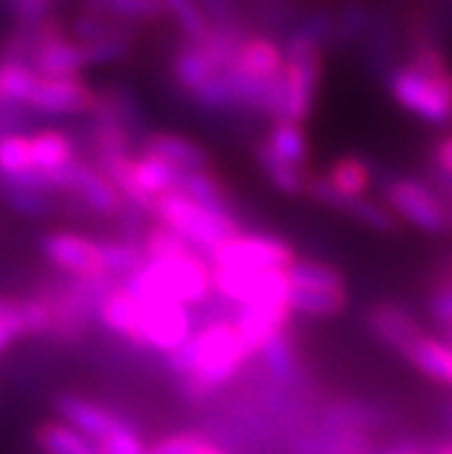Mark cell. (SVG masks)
Masks as SVG:
<instances>
[{"label": "cell", "mask_w": 452, "mask_h": 454, "mask_svg": "<svg viewBox=\"0 0 452 454\" xmlns=\"http://www.w3.org/2000/svg\"><path fill=\"white\" fill-rule=\"evenodd\" d=\"M163 362L178 376L183 400L202 405L232 387L245 364H251V356L237 335L234 321L221 318L199 326L194 338L175 354L163 356Z\"/></svg>", "instance_id": "1"}, {"label": "cell", "mask_w": 452, "mask_h": 454, "mask_svg": "<svg viewBox=\"0 0 452 454\" xmlns=\"http://www.w3.org/2000/svg\"><path fill=\"white\" fill-rule=\"evenodd\" d=\"M123 283L139 297L172 300L188 308L213 300V270L199 254L178 259H145V264Z\"/></svg>", "instance_id": "2"}, {"label": "cell", "mask_w": 452, "mask_h": 454, "mask_svg": "<svg viewBox=\"0 0 452 454\" xmlns=\"http://www.w3.org/2000/svg\"><path fill=\"white\" fill-rule=\"evenodd\" d=\"M153 218L161 221L163 226H170L175 234H180L204 259H208L213 247L221 245L226 237L242 231L237 215L213 213L180 191H170V193L158 196Z\"/></svg>", "instance_id": "3"}, {"label": "cell", "mask_w": 452, "mask_h": 454, "mask_svg": "<svg viewBox=\"0 0 452 454\" xmlns=\"http://www.w3.org/2000/svg\"><path fill=\"white\" fill-rule=\"evenodd\" d=\"M385 82L390 98L425 126L441 129L452 122V71L425 74L403 63L395 66Z\"/></svg>", "instance_id": "4"}, {"label": "cell", "mask_w": 452, "mask_h": 454, "mask_svg": "<svg viewBox=\"0 0 452 454\" xmlns=\"http://www.w3.org/2000/svg\"><path fill=\"white\" fill-rule=\"evenodd\" d=\"M137 300H139V313H137L134 348L170 356L178 348H183L199 329L194 310L188 305H180L172 300H158V297H139V294Z\"/></svg>", "instance_id": "5"}, {"label": "cell", "mask_w": 452, "mask_h": 454, "mask_svg": "<svg viewBox=\"0 0 452 454\" xmlns=\"http://www.w3.org/2000/svg\"><path fill=\"white\" fill-rule=\"evenodd\" d=\"M283 85H286V109L283 120L303 122L311 117L316 93H319V82L324 74V50L311 44V41L286 33L283 38Z\"/></svg>", "instance_id": "6"}, {"label": "cell", "mask_w": 452, "mask_h": 454, "mask_svg": "<svg viewBox=\"0 0 452 454\" xmlns=\"http://www.w3.org/2000/svg\"><path fill=\"white\" fill-rule=\"evenodd\" d=\"M382 201L395 213L398 221L420 229L423 234H449L447 201L436 193V188L420 177H385L382 180Z\"/></svg>", "instance_id": "7"}, {"label": "cell", "mask_w": 452, "mask_h": 454, "mask_svg": "<svg viewBox=\"0 0 452 454\" xmlns=\"http://www.w3.org/2000/svg\"><path fill=\"white\" fill-rule=\"evenodd\" d=\"M297 254L295 247L273 234H254L237 231L216 245L208 264L218 270H249V272H267V270H289Z\"/></svg>", "instance_id": "8"}, {"label": "cell", "mask_w": 452, "mask_h": 454, "mask_svg": "<svg viewBox=\"0 0 452 454\" xmlns=\"http://www.w3.org/2000/svg\"><path fill=\"white\" fill-rule=\"evenodd\" d=\"M50 177H52L55 193L76 199V204H82V207L96 215L120 218L126 213V201H123L112 180L96 167V163H85L76 158L68 167L52 172Z\"/></svg>", "instance_id": "9"}, {"label": "cell", "mask_w": 452, "mask_h": 454, "mask_svg": "<svg viewBox=\"0 0 452 454\" xmlns=\"http://www.w3.org/2000/svg\"><path fill=\"white\" fill-rule=\"evenodd\" d=\"M38 251L66 278H109L104 270L99 239H91L79 231H47L38 242Z\"/></svg>", "instance_id": "10"}, {"label": "cell", "mask_w": 452, "mask_h": 454, "mask_svg": "<svg viewBox=\"0 0 452 454\" xmlns=\"http://www.w3.org/2000/svg\"><path fill=\"white\" fill-rule=\"evenodd\" d=\"M305 193L316 204H321V207H330V210L352 218L354 223L377 231V234H398L400 231V221L395 218V213L387 207L385 201L368 199V196H344L330 185V180H327L324 175L308 177Z\"/></svg>", "instance_id": "11"}, {"label": "cell", "mask_w": 452, "mask_h": 454, "mask_svg": "<svg viewBox=\"0 0 452 454\" xmlns=\"http://www.w3.org/2000/svg\"><path fill=\"white\" fill-rule=\"evenodd\" d=\"M213 270V294L234 308L262 300H289V278L286 270L249 272V270Z\"/></svg>", "instance_id": "12"}, {"label": "cell", "mask_w": 452, "mask_h": 454, "mask_svg": "<svg viewBox=\"0 0 452 454\" xmlns=\"http://www.w3.org/2000/svg\"><path fill=\"white\" fill-rule=\"evenodd\" d=\"M292 308L289 300H262L251 305H240L232 313V321L237 326V335L249 351L251 362L259 356V351L275 340L278 335L289 333L292 326Z\"/></svg>", "instance_id": "13"}, {"label": "cell", "mask_w": 452, "mask_h": 454, "mask_svg": "<svg viewBox=\"0 0 452 454\" xmlns=\"http://www.w3.org/2000/svg\"><path fill=\"white\" fill-rule=\"evenodd\" d=\"M99 93H93L82 76L47 79L38 76L25 101V106L41 117H66V114H91Z\"/></svg>", "instance_id": "14"}, {"label": "cell", "mask_w": 452, "mask_h": 454, "mask_svg": "<svg viewBox=\"0 0 452 454\" xmlns=\"http://www.w3.org/2000/svg\"><path fill=\"white\" fill-rule=\"evenodd\" d=\"M55 417L60 422L71 425L74 430H79L85 438H91L96 446L129 425L104 403L91 400L85 395H76V392H63L55 397Z\"/></svg>", "instance_id": "15"}, {"label": "cell", "mask_w": 452, "mask_h": 454, "mask_svg": "<svg viewBox=\"0 0 452 454\" xmlns=\"http://www.w3.org/2000/svg\"><path fill=\"white\" fill-rule=\"evenodd\" d=\"M316 425L377 435L393 425V411L362 397H336L321 405Z\"/></svg>", "instance_id": "16"}, {"label": "cell", "mask_w": 452, "mask_h": 454, "mask_svg": "<svg viewBox=\"0 0 452 454\" xmlns=\"http://www.w3.org/2000/svg\"><path fill=\"white\" fill-rule=\"evenodd\" d=\"M365 324H368L371 338L398 356H406V351L412 348L415 340L425 333V329L420 326V321L398 302L371 305L365 313Z\"/></svg>", "instance_id": "17"}, {"label": "cell", "mask_w": 452, "mask_h": 454, "mask_svg": "<svg viewBox=\"0 0 452 454\" xmlns=\"http://www.w3.org/2000/svg\"><path fill=\"white\" fill-rule=\"evenodd\" d=\"M257 362L262 364L265 376L270 379L273 387H278L283 392L286 389H300V384H303V359H300V351L295 346L292 333H283L275 340H270L259 351Z\"/></svg>", "instance_id": "18"}, {"label": "cell", "mask_w": 452, "mask_h": 454, "mask_svg": "<svg viewBox=\"0 0 452 454\" xmlns=\"http://www.w3.org/2000/svg\"><path fill=\"white\" fill-rule=\"evenodd\" d=\"M142 153L158 155L172 167H178L180 172H202L210 167V153L204 150L199 142L180 137V134H167V131H158V134H147L142 139Z\"/></svg>", "instance_id": "19"}, {"label": "cell", "mask_w": 452, "mask_h": 454, "mask_svg": "<svg viewBox=\"0 0 452 454\" xmlns=\"http://www.w3.org/2000/svg\"><path fill=\"white\" fill-rule=\"evenodd\" d=\"M232 66L257 79H275L283 74L286 66L283 44H278V41L267 35H245Z\"/></svg>", "instance_id": "20"}, {"label": "cell", "mask_w": 452, "mask_h": 454, "mask_svg": "<svg viewBox=\"0 0 452 454\" xmlns=\"http://www.w3.org/2000/svg\"><path fill=\"white\" fill-rule=\"evenodd\" d=\"M403 359L428 381L452 387V343H444L441 338L423 333Z\"/></svg>", "instance_id": "21"}, {"label": "cell", "mask_w": 452, "mask_h": 454, "mask_svg": "<svg viewBox=\"0 0 452 454\" xmlns=\"http://www.w3.org/2000/svg\"><path fill=\"white\" fill-rule=\"evenodd\" d=\"M96 109L104 112L107 117H112L120 129H126L134 139L137 137H147L145 129H147V117H145V109H142V101L137 98V93L126 85H112L107 90L99 93L96 98Z\"/></svg>", "instance_id": "22"}, {"label": "cell", "mask_w": 452, "mask_h": 454, "mask_svg": "<svg viewBox=\"0 0 452 454\" xmlns=\"http://www.w3.org/2000/svg\"><path fill=\"white\" fill-rule=\"evenodd\" d=\"M76 160V145L66 131L58 129H44L30 134V163L33 172L52 175L63 167Z\"/></svg>", "instance_id": "23"}, {"label": "cell", "mask_w": 452, "mask_h": 454, "mask_svg": "<svg viewBox=\"0 0 452 454\" xmlns=\"http://www.w3.org/2000/svg\"><path fill=\"white\" fill-rule=\"evenodd\" d=\"M221 71H224V66H218L210 58V52L199 44H183L172 58V76L186 96L199 90L204 82H210Z\"/></svg>", "instance_id": "24"}, {"label": "cell", "mask_w": 452, "mask_h": 454, "mask_svg": "<svg viewBox=\"0 0 452 454\" xmlns=\"http://www.w3.org/2000/svg\"><path fill=\"white\" fill-rule=\"evenodd\" d=\"M33 441L41 454H101V449L91 438L60 422L58 417L38 422L33 430Z\"/></svg>", "instance_id": "25"}, {"label": "cell", "mask_w": 452, "mask_h": 454, "mask_svg": "<svg viewBox=\"0 0 452 454\" xmlns=\"http://www.w3.org/2000/svg\"><path fill=\"white\" fill-rule=\"evenodd\" d=\"M131 175L137 180V185L142 188L145 196H150L153 201L163 193L170 191H178V183H180V169L167 163L158 155H150V153H142V155H134L131 160Z\"/></svg>", "instance_id": "26"}, {"label": "cell", "mask_w": 452, "mask_h": 454, "mask_svg": "<svg viewBox=\"0 0 452 454\" xmlns=\"http://www.w3.org/2000/svg\"><path fill=\"white\" fill-rule=\"evenodd\" d=\"M292 313L308 318H336L346 310V288H295L289 286Z\"/></svg>", "instance_id": "27"}, {"label": "cell", "mask_w": 452, "mask_h": 454, "mask_svg": "<svg viewBox=\"0 0 452 454\" xmlns=\"http://www.w3.org/2000/svg\"><path fill=\"white\" fill-rule=\"evenodd\" d=\"M178 191L186 193L188 199L199 201L202 207H208L213 213L234 215L226 185L216 175H210L208 169H202V172H183L180 175V183H178Z\"/></svg>", "instance_id": "28"}, {"label": "cell", "mask_w": 452, "mask_h": 454, "mask_svg": "<svg viewBox=\"0 0 452 454\" xmlns=\"http://www.w3.org/2000/svg\"><path fill=\"white\" fill-rule=\"evenodd\" d=\"M254 155H257V163H259L262 175L273 183V188H278L286 196L305 193V185H308L305 169H300V167H295V163H289V160H283L281 155H275L265 142L257 145Z\"/></svg>", "instance_id": "29"}, {"label": "cell", "mask_w": 452, "mask_h": 454, "mask_svg": "<svg viewBox=\"0 0 452 454\" xmlns=\"http://www.w3.org/2000/svg\"><path fill=\"white\" fill-rule=\"evenodd\" d=\"M330 185L344 196H365V191L374 185V169L371 163L360 155H341L330 163L324 172Z\"/></svg>", "instance_id": "30"}, {"label": "cell", "mask_w": 452, "mask_h": 454, "mask_svg": "<svg viewBox=\"0 0 452 454\" xmlns=\"http://www.w3.org/2000/svg\"><path fill=\"white\" fill-rule=\"evenodd\" d=\"M161 4L163 14H170L186 35V44H204L213 35V20L204 12L202 0H161Z\"/></svg>", "instance_id": "31"}, {"label": "cell", "mask_w": 452, "mask_h": 454, "mask_svg": "<svg viewBox=\"0 0 452 454\" xmlns=\"http://www.w3.org/2000/svg\"><path fill=\"white\" fill-rule=\"evenodd\" d=\"M265 145L281 155L283 160L295 163V167H305L308 163V155H311V145H308V137H305V129L300 122H292V120H275L270 131H267V139Z\"/></svg>", "instance_id": "32"}, {"label": "cell", "mask_w": 452, "mask_h": 454, "mask_svg": "<svg viewBox=\"0 0 452 454\" xmlns=\"http://www.w3.org/2000/svg\"><path fill=\"white\" fill-rule=\"evenodd\" d=\"M137 25L123 22L107 14H93V12H82L71 22V38L79 44H91V41H109V38H134Z\"/></svg>", "instance_id": "33"}, {"label": "cell", "mask_w": 452, "mask_h": 454, "mask_svg": "<svg viewBox=\"0 0 452 454\" xmlns=\"http://www.w3.org/2000/svg\"><path fill=\"white\" fill-rule=\"evenodd\" d=\"M101 245V259H104V270L112 280L123 283L126 278H131L142 264H145V251L139 242L131 239H99Z\"/></svg>", "instance_id": "34"}, {"label": "cell", "mask_w": 452, "mask_h": 454, "mask_svg": "<svg viewBox=\"0 0 452 454\" xmlns=\"http://www.w3.org/2000/svg\"><path fill=\"white\" fill-rule=\"evenodd\" d=\"M393 44H395V38H393L390 20L387 17H374V25H371V30H368V35L362 41V55H365L368 68H371L382 79H387L390 71L398 66L393 60Z\"/></svg>", "instance_id": "35"}, {"label": "cell", "mask_w": 452, "mask_h": 454, "mask_svg": "<svg viewBox=\"0 0 452 454\" xmlns=\"http://www.w3.org/2000/svg\"><path fill=\"white\" fill-rule=\"evenodd\" d=\"M82 12L107 14L137 25L163 17V4L161 0H82Z\"/></svg>", "instance_id": "36"}, {"label": "cell", "mask_w": 452, "mask_h": 454, "mask_svg": "<svg viewBox=\"0 0 452 454\" xmlns=\"http://www.w3.org/2000/svg\"><path fill=\"white\" fill-rule=\"evenodd\" d=\"M147 454H232V451L204 433L180 430V433H170L153 441L147 446Z\"/></svg>", "instance_id": "37"}, {"label": "cell", "mask_w": 452, "mask_h": 454, "mask_svg": "<svg viewBox=\"0 0 452 454\" xmlns=\"http://www.w3.org/2000/svg\"><path fill=\"white\" fill-rule=\"evenodd\" d=\"M286 278L295 288H346L344 272L338 267L316 259H295V264L286 270Z\"/></svg>", "instance_id": "38"}, {"label": "cell", "mask_w": 452, "mask_h": 454, "mask_svg": "<svg viewBox=\"0 0 452 454\" xmlns=\"http://www.w3.org/2000/svg\"><path fill=\"white\" fill-rule=\"evenodd\" d=\"M139 245L145 251V259H178V256L196 254L180 234H175L170 226H163L161 221H153V223L145 226V234H142Z\"/></svg>", "instance_id": "39"}, {"label": "cell", "mask_w": 452, "mask_h": 454, "mask_svg": "<svg viewBox=\"0 0 452 454\" xmlns=\"http://www.w3.org/2000/svg\"><path fill=\"white\" fill-rule=\"evenodd\" d=\"M371 25H374V12L365 4H360V0H352V4L341 6L336 14V44L344 47L362 44Z\"/></svg>", "instance_id": "40"}, {"label": "cell", "mask_w": 452, "mask_h": 454, "mask_svg": "<svg viewBox=\"0 0 452 454\" xmlns=\"http://www.w3.org/2000/svg\"><path fill=\"white\" fill-rule=\"evenodd\" d=\"M0 196H4V201L22 218H47V215L58 213V196H52V193L0 188Z\"/></svg>", "instance_id": "41"}, {"label": "cell", "mask_w": 452, "mask_h": 454, "mask_svg": "<svg viewBox=\"0 0 452 454\" xmlns=\"http://www.w3.org/2000/svg\"><path fill=\"white\" fill-rule=\"evenodd\" d=\"M33 172L30 163V134H12L0 139V180Z\"/></svg>", "instance_id": "42"}, {"label": "cell", "mask_w": 452, "mask_h": 454, "mask_svg": "<svg viewBox=\"0 0 452 454\" xmlns=\"http://www.w3.org/2000/svg\"><path fill=\"white\" fill-rule=\"evenodd\" d=\"M428 313L431 318L444 326L447 333H452V267L439 272L428 288Z\"/></svg>", "instance_id": "43"}, {"label": "cell", "mask_w": 452, "mask_h": 454, "mask_svg": "<svg viewBox=\"0 0 452 454\" xmlns=\"http://www.w3.org/2000/svg\"><path fill=\"white\" fill-rule=\"evenodd\" d=\"M305 41H311V44L316 47H327V44H333L336 41V14L330 12H324V9H316V12H308L305 17L297 20V25L289 30Z\"/></svg>", "instance_id": "44"}, {"label": "cell", "mask_w": 452, "mask_h": 454, "mask_svg": "<svg viewBox=\"0 0 452 454\" xmlns=\"http://www.w3.org/2000/svg\"><path fill=\"white\" fill-rule=\"evenodd\" d=\"M79 44V41H76ZM85 66H109L126 60L134 50V38H109V41H91V44H79Z\"/></svg>", "instance_id": "45"}, {"label": "cell", "mask_w": 452, "mask_h": 454, "mask_svg": "<svg viewBox=\"0 0 452 454\" xmlns=\"http://www.w3.org/2000/svg\"><path fill=\"white\" fill-rule=\"evenodd\" d=\"M4 4L20 27H33L38 22L55 17L58 0H4Z\"/></svg>", "instance_id": "46"}, {"label": "cell", "mask_w": 452, "mask_h": 454, "mask_svg": "<svg viewBox=\"0 0 452 454\" xmlns=\"http://www.w3.org/2000/svg\"><path fill=\"white\" fill-rule=\"evenodd\" d=\"M99 449H101V454H147V443L131 425L109 435L104 443H99Z\"/></svg>", "instance_id": "47"}, {"label": "cell", "mask_w": 452, "mask_h": 454, "mask_svg": "<svg viewBox=\"0 0 452 454\" xmlns=\"http://www.w3.org/2000/svg\"><path fill=\"white\" fill-rule=\"evenodd\" d=\"M431 167L441 169V172H452V134L439 139L433 145V160H431Z\"/></svg>", "instance_id": "48"}, {"label": "cell", "mask_w": 452, "mask_h": 454, "mask_svg": "<svg viewBox=\"0 0 452 454\" xmlns=\"http://www.w3.org/2000/svg\"><path fill=\"white\" fill-rule=\"evenodd\" d=\"M428 454H452V435L431 438V443H428Z\"/></svg>", "instance_id": "49"}, {"label": "cell", "mask_w": 452, "mask_h": 454, "mask_svg": "<svg viewBox=\"0 0 452 454\" xmlns=\"http://www.w3.org/2000/svg\"><path fill=\"white\" fill-rule=\"evenodd\" d=\"M439 419H441L444 430H447V433L452 435V397L441 403V411H439Z\"/></svg>", "instance_id": "50"}, {"label": "cell", "mask_w": 452, "mask_h": 454, "mask_svg": "<svg viewBox=\"0 0 452 454\" xmlns=\"http://www.w3.org/2000/svg\"><path fill=\"white\" fill-rule=\"evenodd\" d=\"M9 305H12V300H9V297H0V318H4V316L9 313Z\"/></svg>", "instance_id": "51"}, {"label": "cell", "mask_w": 452, "mask_h": 454, "mask_svg": "<svg viewBox=\"0 0 452 454\" xmlns=\"http://www.w3.org/2000/svg\"><path fill=\"white\" fill-rule=\"evenodd\" d=\"M447 218H449V229H452V201H447Z\"/></svg>", "instance_id": "52"}, {"label": "cell", "mask_w": 452, "mask_h": 454, "mask_svg": "<svg viewBox=\"0 0 452 454\" xmlns=\"http://www.w3.org/2000/svg\"><path fill=\"white\" fill-rule=\"evenodd\" d=\"M0 104H12V101H6V96H4V93H0Z\"/></svg>", "instance_id": "53"}, {"label": "cell", "mask_w": 452, "mask_h": 454, "mask_svg": "<svg viewBox=\"0 0 452 454\" xmlns=\"http://www.w3.org/2000/svg\"><path fill=\"white\" fill-rule=\"evenodd\" d=\"M449 340H452V333H449Z\"/></svg>", "instance_id": "54"}]
</instances>
